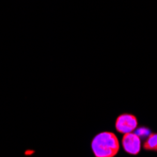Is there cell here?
<instances>
[{
    "label": "cell",
    "instance_id": "1",
    "mask_svg": "<svg viewBox=\"0 0 157 157\" xmlns=\"http://www.w3.org/2000/svg\"><path fill=\"white\" fill-rule=\"evenodd\" d=\"M91 149L95 157H114L120 150V142L115 134L102 132L91 142Z\"/></svg>",
    "mask_w": 157,
    "mask_h": 157
},
{
    "label": "cell",
    "instance_id": "2",
    "mask_svg": "<svg viewBox=\"0 0 157 157\" xmlns=\"http://www.w3.org/2000/svg\"><path fill=\"white\" fill-rule=\"evenodd\" d=\"M137 127V119L131 114H122L116 121V129L119 133L128 134L135 131Z\"/></svg>",
    "mask_w": 157,
    "mask_h": 157
},
{
    "label": "cell",
    "instance_id": "3",
    "mask_svg": "<svg viewBox=\"0 0 157 157\" xmlns=\"http://www.w3.org/2000/svg\"><path fill=\"white\" fill-rule=\"evenodd\" d=\"M122 147L127 153L131 155L138 154L141 149L140 137L135 133L124 134L122 137Z\"/></svg>",
    "mask_w": 157,
    "mask_h": 157
},
{
    "label": "cell",
    "instance_id": "4",
    "mask_svg": "<svg viewBox=\"0 0 157 157\" xmlns=\"http://www.w3.org/2000/svg\"><path fill=\"white\" fill-rule=\"evenodd\" d=\"M144 149L147 151H157V134H151L144 144Z\"/></svg>",
    "mask_w": 157,
    "mask_h": 157
}]
</instances>
